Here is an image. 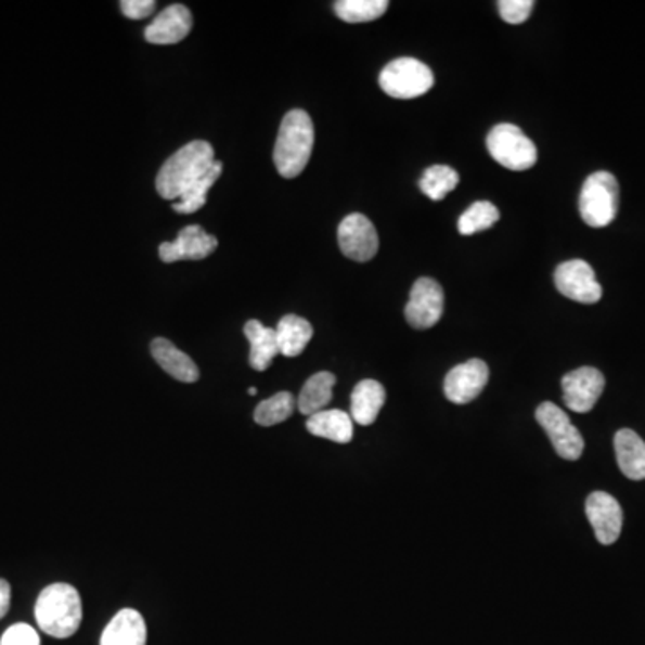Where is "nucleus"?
Returning <instances> with one entry per match:
<instances>
[{
  "mask_svg": "<svg viewBox=\"0 0 645 645\" xmlns=\"http://www.w3.org/2000/svg\"><path fill=\"white\" fill-rule=\"evenodd\" d=\"M216 164L214 147L207 140H194L162 166L156 176V191L164 199H180Z\"/></svg>",
  "mask_w": 645,
  "mask_h": 645,
  "instance_id": "obj_1",
  "label": "nucleus"
},
{
  "mask_svg": "<svg viewBox=\"0 0 645 645\" xmlns=\"http://www.w3.org/2000/svg\"><path fill=\"white\" fill-rule=\"evenodd\" d=\"M35 617L46 635L70 638L83 620V604L78 590L67 583L49 584L38 595Z\"/></svg>",
  "mask_w": 645,
  "mask_h": 645,
  "instance_id": "obj_2",
  "label": "nucleus"
},
{
  "mask_svg": "<svg viewBox=\"0 0 645 645\" xmlns=\"http://www.w3.org/2000/svg\"><path fill=\"white\" fill-rule=\"evenodd\" d=\"M314 147V125L304 109H293L280 125L274 144V166L280 176L293 180L305 171Z\"/></svg>",
  "mask_w": 645,
  "mask_h": 645,
  "instance_id": "obj_3",
  "label": "nucleus"
},
{
  "mask_svg": "<svg viewBox=\"0 0 645 645\" xmlns=\"http://www.w3.org/2000/svg\"><path fill=\"white\" fill-rule=\"evenodd\" d=\"M579 212L592 228L608 227L619 212V183L608 171L589 176L579 196Z\"/></svg>",
  "mask_w": 645,
  "mask_h": 645,
  "instance_id": "obj_4",
  "label": "nucleus"
},
{
  "mask_svg": "<svg viewBox=\"0 0 645 645\" xmlns=\"http://www.w3.org/2000/svg\"><path fill=\"white\" fill-rule=\"evenodd\" d=\"M491 158L509 171H527L538 160L537 145L515 125H499L486 137Z\"/></svg>",
  "mask_w": 645,
  "mask_h": 645,
  "instance_id": "obj_5",
  "label": "nucleus"
},
{
  "mask_svg": "<svg viewBox=\"0 0 645 645\" xmlns=\"http://www.w3.org/2000/svg\"><path fill=\"white\" fill-rule=\"evenodd\" d=\"M378 83L389 98L414 99L434 87V74L425 63L414 57H398L383 68Z\"/></svg>",
  "mask_w": 645,
  "mask_h": 645,
  "instance_id": "obj_6",
  "label": "nucleus"
},
{
  "mask_svg": "<svg viewBox=\"0 0 645 645\" xmlns=\"http://www.w3.org/2000/svg\"><path fill=\"white\" fill-rule=\"evenodd\" d=\"M537 422L549 434L556 454L563 460L578 461L583 455L584 439L568 414L553 402H543L537 409Z\"/></svg>",
  "mask_w": 645,
  "mask_h": 645,
  "instance_id": "obj_7",
  "label": "nucleus"
},
{
  "mask_svg": "<svg viewBox=\"0 0 645 645\" xmlns=\"http://www.w3.org/2000/svg\"><path fill=\"white\" fill-rule=\"evenodd\" d=\"M554 284L565 298L578 304H597L603 298V287L595 279V271L584 260L559 263L554 273Z\"/></svg>",
  "mask_w": 645,
  "mask_h": 645,
  "instance_id": "obj_8",
  "label": "nucleus"
},
{
  "mask_svg": "<svg viewBox=\"0 0 645 645\" xmlns=\"http://www.w3.org/2000/svg\"><path fill=\"white\" fill-rule=\"evenodd\" d=\"M444 309V293L441 285L433 279H420L414 282L408 305H405V320L416 331L433 328Z\"/></svg>",
  "mask_w": 645,
  "mask_h": 645,
  "instance_id": "obj_9",
  "label": "nucleus"
},
{
  "mask_svg": "<svg viewBox=\"0 0 645 645\" xmlns=\"http://www.w3.org/2000/svg\"><path fill=\"white\" fill-rule=\"evenodd\" d=\"M337 241L343 255L356 262H367L378 251L377 230L362 214H350L343 219L337 230Z\"/></svg>",
  "mask_w": 645,
  "mask_h": 645,
  "instance_id": "obj_10",
  "label": "nucleus"
},
{
  "mask_svg": "<svg viewBox=\"0 0 645 645\" xmlns=\"http://www.w3.org/2000/svg\"><path fill=\"white\" fill-rule=\"evenodd\" d=\"M604 386L606 380L599 370L578 367L562 378L565 405L573 413H590L603 395Z\"/></svg>",
  "mask_w": 645,
  "mask_h": 645,
  "instance_id": "obj_11",
  "label": "nucleus"
},
{
  "mask_svg": "<svg viewBox=\"0 0 645 645\" xmlns=\"http://www.w3.org/2000/svg\"><path fill=\"white\" fill-rule=\"evenodd\" d=\"M488 380H490L488 364L480 359H470L460 366L452 367L449 375L444 377V397L452 403L465 405L479 397Z\"/></svg>",
  "mask_w": 645,
  "mask_h": 645,
  "instance_id": "obj_12",
  "label": "nucleus"
},
{
  "mask_svg": "<svg viewBox=\"0 0 645 645\" xmlns=\"http://www.w3.org/2000/svg\"><path fill=\"white\" fill-rule=\"evenodd\" d=\"M584 509H586L590 524L594 527L597 542L603 545H611L619 540L624 516H622V507L615 496L604 493V491H594L586 499Z\"/></svg>",
  "mask_w": 645,
  "mask_h": 645,
  "instance_id": "obj_13",
  "label": "nucleus"
},
{
  "mask_svg": "<svg viewBox=\"0 0 645 645\" xmlns=\"http://www.w3.org/2000/svg\"><path fill=\"white\" fill-rule=\"evenodd\" d=\"M217 249V238L205 232L202 227L191 224L178 233L172 243H162L158 248L162 262L172 263L178 260H203Z\"/></svg>",
  "mask_w": 645,
  "mask_h": 645,
  "instance_id": "obj_14",
  "label": "nucleus"
},
{
  "mask_svg": "<svg viewBox=\"0 0 645 645\" xmlns=\"http://www.w3.org/2000/svg\"><path fill=\"white\" fill-rule=\"evenodd\" d=\"M192 29V13L189 8L172 4L156 15L155 21L145 27L144 37L155 46H172L189 37Z\"/></svg>",
  "mask_w": 645,
  "mask_h": 645,
  "instance_id": "obj_15",
  "label": "nucleus"
},
{
  "mask_svg": "<svg viewBox=\"0 0 645 645\" xmlns=\"http://www.w3.org/2000/svg\"><path fill=\"white\" fill-rule=\"evenodd\" d=\"M101 645H145L147 644V625L137 609H120L109 620L101 635Z\"/></svg>",
  "mask_w": 645,
  "mask_h": 645,
  "instance_id": "obj_16",
  "label": "nucleus"
},
{
  "mask_svg": "<svg viewBox=\"0 0 645 645\" xmlns=\"http://www.w3.org/2000/svg\"><path fill=\"white\" fill-rule=\"evenodd\" d=\"M151 353L160 364L162 370L169 373L176 380L185 384L199 380V367L196 366V362L192 361L185 351L176 348L169 339L156 337L155 341L151 343Z\"/></svg>",
  "mask_w": 645,
  "mask_h": 645,
  "instance_id": "obj_17",
  "label": "nucleus"
},
{
  "mask_svg": "<svg viewBox=\"0 0 645 645\" xmlns=\"http://www.w3.org/2000/svg\"><path fill=\"white\" fill-rule=\"evenodd\" d=\"M615 455L622 474L631 480L645 479V441L631 429L615 434Z\"/></svg>",
  "mask_w": 645,
  "mask_h": 645,
  "instance_id": "obj_18",
  "label": "nucleus"
},
{
  "mask_svg": "<svg viewBox=\"0 0 645 645\" xmlns=\"http://www.w3.org/2000/svg\"><path fill=\"white\" fill-rule=\"evenodd\" d=\"M384 403H386V389L383 384L372 378L361 380L351 392V420L362 427L375 424Z\"/></svg>",
  "mask_w": 645,
  "mask_h": 645,
  "instance_id": "obj_19",
  "label": "nucleus"
},
{
  "mask_svg": "<svg viewBox=\"0 0 645 645\" xmlns=\"http://www.w3.org/2000/svg\"><path fill=\"white\" fill-rule=\"evenodd\" d=\"M244 334L249 341V366L255 372H266L280 353L276 331L263 326L260 321L249 320L244 326Z\"/></svg>",
  "mask_w": 645,
  "mask_h": 645,
  "instance_id": "obj_20",
  "label": "nucleus"
},
{
  "mask_svg": "<svg viewBox=\"0 0 645 645\" xmlns=\"http://www.w3.org/2000/svg\"><path fill=\"white\" fill-rule=\"evenodd\" d=\"M307 430L318 438L346 444L350 443L353 438V420L341 409H328V411H321V413L309 416Z\"/></svg>",
  "mask_w": 645,
  "mask_h": 645,
  "instance_id": "obj_21",
  "label": "nucleus"
},
{
  "mask_svg": "<svg viewBox=\"0 0 645 645\" xmlns=\"http://www.w3.org/2000/svg\"><path fill=\"white\" fill-rule=\"evenodd\" d=\"M274 331H276L280 353L285 357L300 356L314 336V328L309 321L296 314L284 315Z\"/></svg>",
  "mask_w": 645,
  "mask_h": 645,
  "instance_id": "obj_22",
  "label": "nucleus"
},
{
  "mask_svg": "<svg viewBox=\"0 0 645 645\" xmlns=\"http://www.w3.org/2000/svg\"><path fill=\"white\" fill-rule=\"evenodd\" d=\"M334 386H336V375L331 372H320L301 387L300 397H298V409L305 416L325 411L326 405L332 402L334 397Z\"/></svg>",
  "mask_w": 645,
  "mask_h": 645,
  "instance_id": "obj_23",
  "label": "nucleus"
},
{
  "mask_svg": "<svg viewBox=\"0 0 645 645\" xmlns=\"http://www.w3.org/2000/svg\"><path fill=\"white\" fill-rule=\"evenodd\" d=\"M222 172V164L221 162H217L210 167V171L205 172V175L199 178V180L194 183V185L189 186L185 192H183V196L178 199V202L172 205L176 212L178 214H194L199 210V208L205 207V203H207V194L210 189H212L214 183L219 180V176Z\"/></svg>",
  "mask_w": 645,
  "mask_h": 645,
  "instance_id": "obj_24",
  "label": "nucleus"
},
{
  "mask_svg": "<svg viewBox=\"0 0 645 645\" xmlns=\"http://www.w3.org/2000/svg\"><path fill=\"white\" fill-rule=\"evenodd\" d=\"M296 400L289 391L276 392L273 397L258 403L254 418L262 427H273L291 418L295 413Z\"/></svg>",
  "mask_w": 645,
  "mask_h": 645,
  "instance_id": "obj_25",
  "label": "nucleus"
},
{
  "mask_svg": "<svg viewBox=\"0 0 645 645\" xmlns=\"http://www.w3.org/2000/svg\"><path fill=\"white\" fill-rule=\"evenodd\" d=\"M387 8V0H339L334 4L336 15L348 24L377 21L386 13Z\"/></svg>",
  "mask_w": 645,
  "mask_h": 645,
  "instance_id": "obj_26",
  "label": "nucleus"
},
{
  "mask_svg": "<svg viewBox=\"0 0 645 645\" xmlns=\"http://www.w3.org/2000/svg\"><path fill=\"white\" fill-rule=\"evenodd\" d=\"M460 183V175L449 166H433L420 178V189L433 202H441Z\"/></svg>",
  "mask_w": 645,
  "mask_h": 645,
  "instance_id": "obj_27",
  "label": "nucleus"
},
{
  "mask_svg": "<svg viewBox=\"0 0 645 645\" xmlns=\"http://www.w3.org/2000/svg\"><path fill=\"white\" fill-rule=\"evenodd\" d=\"M499 208L490 202H477L466 210L457 221V230L461 235H474V233L490 230L499 221Z\"/></svg>",
  "mask_w": 645,
  "mask_h": 645,
  "instance_id": "obj_28",
  "label": "nucleus"
},
{
  "mask_svg": "<svg viewBox=\"0 0 645 645\" xmlns=\"http://www.w3.org/2000/svg\"><path fill=\"white\" fill-rule=\"evenodd\" d=\"M534 2L532 0H501L499 13L507 24H524L531 16Z\"/></svg>",
  "mask_w": 645,
  "mask_h": 645,
  "instance_id": "obj_29",
  "label": "nucleus"
},
{
  "mask_svg": "<svg viewBox=\"0 0 645 645\" xmlns=\"http://www.w3.org/2000/svg\"><path fill=\"white\" fill-rule=\"evenodd\" d=\"M0 645H42V642L33 625L18 622L4 631V635L0 638Z\"/></svg>",
  "mask_w": 645,
  "mask_h": 645,
  "instance_id": "obj_30",
  "label": "nucleus"
},
{
  "mask_svg": "<svg viewBox=\"0 0 645 645\" xmlns=\"http://www.w3.org/2000/svg\"><path fill=\"white\" fill-rule=\"evenodd\" d=\"M122 13L131 21H144L155 13V0H122L120 2Z\"/></svg>",
  "mask_w": 645,
  "mask_h": 645,
  "instance_id": "obj_31",
  "label": "nucleus"
},
{
  "mask_svg": "<svg viewBox=\"0 0 645 645\" xmlns=\"http://www.w3.org/2000/svg\"><path fill=\"white\" fill-rule=\"evenodd\" d=\"M11 606V586L5 579H0V620L4 619Z\"/></svg>",
  "mask_w": 645,
  "mask_h": 645,
  "instance_id": "obj_32",
  "label": "nucleus"
},
{
  "mask_svg": "<svg viewBox=\"0 0 645 645\" xmlns=\"http://www.w3.org/2000/svg\"><path fill=\"white\" fill-rule=\"evenodd\" d=\"M248 392L249 395H257V387H249Z\"/></svg>",
  "mask_w": 645,
  "mask_h": 645,
  "instance_id": "obj_33",
  "label": "nucleus"
}]
</instances>
